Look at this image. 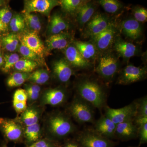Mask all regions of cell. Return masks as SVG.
<instances>
[{
    "mask_svg": "<svg viewBox=\"0 0 147 147\" xmlns=\"http://www.w3.org/2000/svg\"><path fill=\"white\" fill-rule=\"evenodd\" d=\"M42 129H44L47 138L59 142L76 131V127L68 115L56 111L46 117Z\"/></svg>",
    "mask_w": 147,
    "mask_h": 147,
    "instance_id": "obj_1",
    "label": "cell"
},
{
    "mask_svg": "<svg viewBox=\"0 0 147 147\" xmlns=\"http://www.w3.org/2000/svg\"><path fill=\"white\" fill-rule=\"evenodd\" d=\"M78 96L94 108L101 110L105 106L106 96L100 84L93 79L84 77L76 83Z\"/></svg>",
    "mask_w": 147,
    "mask_h": 147,
    "instance_id": "obj_2",
    "label": "cell"
},
{
    "mask_svg": "<svg viewBox=\"0 0 147 147\" xmlns=\"http://www.w3.org/2000/svg\"><path fill=\"white\" fill-rule=\"evenodd\" d=\"M93 108L78 96L70 102L67 111L69 115L79 123H93L94 121Z\"/></svg>",
    "mask_w": 147,
    "mask_h": 147,
    "instance_id": "obj_3",
    "label": "cell"
},
{
    "mask_svg": "<svg viewBox=\"0 0 147 147\" xmlns=\"http://www.w3.org/2000/svg\"><path fill=\"white\" fill-rule=\"evenodd\" d=\"M0 131L7 142H24V126L19 117L15 119L0 118Z\"/></svg>",
    "mask_w": 147,
    "mask_h": 147,
    "instance_id": "obj_4",
    "label": "cell"
},
{
    "mask_svg": "<svg viewBox=\"0 0 147 147\" xmlns=\"http://www.w3.org/2000/svg\"><path fill=\"white\" fill-rule=\"evenodd\" d=\"M120 62L116 55L111 52L103 53L98 59L95 71L100 78L106 82H110L118 73Z\"/></svg>",
    "mask_w": 147,
    "mask_h": 147,
    "instance_id": "obj_5",
    "label": "cell"
},
{
    "mask_svg": "<svg viewBox=\"0 0 147 147\" xmlns=\"http://www.w3.org/2000/svg\"><path fill=\"white\" fill-rule=\"evenodd\" d=\"M75 140L82 147H115L117 144L97 134L93 129L81 131Z\"/></svg>",
    "mask_w": 147,
    "mask_h": 147,
    "instance_id": "obj_6",
    "label": "cell"
},
{
    "mask_svg": "<svg viewBox=\"0 0 147 147\" xmlns=\"http://www.w3.org/2000/svg\"><path fill=\"white\" fill-rule=\"evenodd\" d=\"M118 35L117 29L112 22L104 31L91 38L90 41L99 53H104L110 51Z\"/></svg>",
    "mask_w": 147,
    "mask_h": 147,
    "instance_id": "obj_7",
    "label": "cell"
},
{
    "mask_svg": "<svg viewBox=\"0 0 147 147\" xmlns=\"http://www.w3.org/2000/svg\"><path fill=\"white\" fill-rule=\"evenodd\" d=\"M137 107L136 100L119 109H114L106 106L105 115L116 125L128 121L134 120L137 115Z\"/></svg>",
    "mask_w": 147,
    "mask_h": 147,
    "instance_id": "obj_8",
    "label": "cell"
},
{
    "mask_svg": "<svg viewBox=\"0 0 147 147\" xmlns=\"http://www.w3.org/2000/svg\"><path fill=\"white\" fill-rule=\"evenodd\" d=\"M147 74L146 67H141L128 65L121 71L117 83L119 85H129L146 79Z\"/></svg>",
    "mask_w": 147,
    "mask_h": 147,
    "instance_id": "obj_9",
    "label": "cell"
},
{
    "mask_svg": "<svg viewBox=\"0 0 147 147\" xmlns=\"http://www.w3.org/2000/svg\"><path fill=\"white\" fill-rule=\"evenodd\" d=\"M67 93L61 87L46 89L40 94L39 105L44 107L50 105L54 107L63 105L67 100Z\"/></svg>",
    "mask_w": 147,
    "mask_h": 147,
    "instance_id": "obj_10",
    "label": "cell"
},
{
    "mask_svg": "<svg viewBox=\"0 0 147 147\" xmlns=\"http://www.w3.org/2000/svg\"><path fill=\"white\" fill-rule=\"evenodd\" d=\"M112 22L104 13L94 14L84 27L83 34L86 37L92 38L107 28Z\"/></svg>",
    "mask_w": 147,
    "mask_h": 147,
    "instance_id": "obj_11",
    "label": "cell"
},
{
    "mask_svg": "<svg viewBox=\"0 0 147 147\" xmlns=\"http://www.w3.org/2000/svg\"><path fill=\"white\" fill-rule=\"evenodd\" d=\"M58 5H60L59 1L56 0H28L24 1L22 12H38L48 16L52 9Z\"/></svg>",
    "mask_w": 147,
    "mask_h": 147,
    "instance_id": "obj_12",
    "label": "cell"
},
{
    "mask_svg": "<svg viewBox=\"0 0 147 147\" xmlns=\"http://www.w3.org/2000/svg\"><path fill=\"white\" fill-rule=\"evenodd\" d=\"M113 47L118 56L125 61H128L130 58L140 54L139 47L133 43L124 40L119 35L116 37Z\"/></svg>",
    "mask_w": 147,
    "mask_h": 147,
    "instance_id": "obj_13",
    "label": "cell"
},
{
    "mask_svg": "<svg viewBox=\"0 0 147 147\" xmlns=\"http://www.w3.org/2000/svg\"><path fill=\"white\" fill-rule=\"evenodd\" d=\"M120 28L123 35L130 40L139 41L142 37L143 29L142 24L133 17L126 18L122 21Z\"/></svg>",
    "mask_w": 147,
    "mask_h": 147,
    "instance_id": "obj_14",
    "label": "cell"
},
{
    "mask_svg": "<svg viewBox=\"0 0 147 147\" xmlns=\"http://www.w3.org/2000/svg\"><path fill=\"white\" fill-rule=\"evenodd\" d=\"M18 36L21 44L26 46L40 57L44 56L45 47L38 33L33 32H26Z\"/></svg>",
    "mask_w": 147,
    "mask_h": 147,
    "instance_id": "obj_15",
    "label": "cell"
},
{
    "mask_svg": "<svg viewBox=\"0 0 147 147\" xmlns=\"http://www.w3.org/2000/svg\"><path fill=\"white\" fill-rule=\"evenodd\" d=\"M64 55L71 67L85 69L91 67V63L83 58L74 44H69L65 49Z\"/></svg>",
    "mask_w": 147,
    "mask_h": 147,
    "instance_id": "obj_16",
    "label": "cell"
},
{
    "mask_svg": "<svg viewBox=\"0 0 147 147\" xmlns=\"http://www.w3.org/2000/svg\"><path fill=\"white\" fill-rule=\"evenodd\" d=\"M115 138L121 141H128L136 139L138 136V127L134 120H130L116 125Z\"/></svg>",
    "mask_w": 147,
    "mask_h": 147,
    "instance_id": "obj_17",
    "label": "cell"
},
{
    "mask_svg": "<svg viewBox=\"0 0 147 147\" xmlns=\"http://www.w3.org/2000/svg\"><path fill=\"white\" fill-rule=\"evenodd\" d=\"M53 68V74L55 78L63 84H67L74 74L72 67L65 59L55 61Z\"/></svg>",
    "mask_w": 147,
    "mask_h": 147,
    "instance_id": "obj_18",
    "label": "cell"
},
{
    "mask_svg": "<svg viewBox=\"0 0 147 147\" xmlns=\"http://www.w3.org/2000/svg\"><path fill=\"white\" fill-rule=\"evenodd\" d=\"M43 107L35 104L28 105L26 110L19 117L25 127L30 126L39 123L43 112Z\"/></svg>",
    "mask_w": 147,
    "mask_h": 147,
    "instance_id": "obj_19",
    "label": "cell"
},
{
    "mask_svg": "<svg viewBox=\"0 0 147 147\" xmlns=\"http://www.w3.org/2000/svg\"><path fill=\"white\" fill-rule=\"evenodd\" d=\"M116 125L110 119L106 116H102L96 122L94 130L97 134L109 139L115 138Z\"/></svg>",
    "mask_w": 147,
    "mask_h": 147,
    "instance_id": "obj_20",
    "label": "cell"
},
{
    "mask_svg": "<svg viewBox=\"0 0 147 147\" xmlns=\"http://www.w3.org/2000/svg\"><path fill=\"white\" fill-rule=\"evenodd\" d=\"M96 5L91 1H85L76 12V20L79 28L83 30L85 25L94 14Z\"/></svg>",
    "mask_w": 147,
    "mask_h": 147,
    "instance_id": "obj_21",
    "label": "cell"
},
{
    "mask_svg": "<svg viewBox=\"0 0 147 147\" xmlns=\"http://www.w3.org/2000/svg\"><path fill=\"white\" fill-rule=\"evenodd\" d=\"M72 40L71 34L62 32L57 34L51 35L46 40V45L49 50L65 49Z\"/></svg>",
    "mask_w": 147,
    "mask_h": 147,
    "instance_id": "obj_22",
    "label": "cell"
},
{
    "mask_svg": "<svg viewBox=\"0 0 147 147\" xmlns=\"http://www.w3.org/2000/svg\"><path fill=\"white\" fill-rule=\"evenodd\" d=\"M73 44L83 58L91 63L92 61L94 60L97 57L99 52L94 44L91 41L76 40L73 42Z\"/></svg>",
    "mask_w": 147,
    "mask_h": 147,
    "instance_id": "obj_23",
    "label": "cell"
},
{
    "mask_svg": "<svg viewBox=\"0 0 147 147\" xmlns=\"http://www.w3.org/2000/svg\"><path fill=\"white\" fill-rule=\"evenodd\" d=\"M42 130L39 123L30 126L25 127L24 142L26 146L42 138Z\"/></svg>",
    "mask_w": 147,
    "mask_h": 147,
    "instance_id": "obj_24",
    "label": "cell"
},
{
    "mask_svg": "<svg viewBox=\"0 0 147 147\" xmlns=\"http://www.w3.org/2000/svg\"><path fill=\"white\" fill-rule=\"evenodd\" d=\"M69 28V25L60 14L55 13L51 17L48 31L51 35L57 34Z\"/></svg>",
    "mask_w": 147,
    "mask_h": 147,
    "instance_id": "obj_25",
    "label": "cell"
},
{
    "mask_svg": "<svg viewBox=\"0 0 147 147\" xmlns=\"http://www.w3.org/2000/svg\"><path fill=\"white\" fill-rule=\"evenodd\" d=\"M24 90L28 96V105L35 104L39 100L40 97L41 88L39 85L34 84H26Z\"/></svg>",
    "mask_w": 147,
    "mask_h": 147,
    "instance_id": "obj_26",
    "label": "cell"
},
{
    "mask_svg": "<svg viewBox=\"0 0 147 147\" xmlns=\"http://www.w3.org/2000/svg\"><path fill=\"white\" fill-rule=\"evenodd\" d=\"M30 74L16 71L11 74L7 80L6 84L9 88L20 86L28 79Z\"/></svg>",
    "mask_w": 147,
    "mask_h": 147,
    "instance_id": "obj_27",
    "label": "cell"
},
{
    "mask_svg": "<svg viewBox=\"0 0 147 147\" xmlns=\"http://www.w3.org/2000/svg\"><path fill=\"white\" fill-rule=\"evenodd\" d=\"M97 3L106 12L110 14L118 13L123 8L122 3L117 0H100Z\"/></svg>",
    "mask_w": 147,
    "mask_h": 147,
    "instance_id": "obj_28",
    "label": "cell"
},
{
    "mask_svg": "<svg viewBox=\"0 0 147 147\" xmlns=\"http://www.w3.org/2000/svg\"><path fill=\"white\" fill-rule=\"evenodd\" d=\"M1 44L4 49L8 52H13L17 49L19 44L18 35L10 33L2 38Z\"/></svg>",
    "mask_w": 147,
    "mask_h": 147,
    "instance_id": "obj_29",
    "label": "cell"
},
{
    "mask_svg": "<svg viewBox=\"0 0 147 147\" xmlns=\"http://www.w3.org/2000/svg\"><path fill=\"white\" fill-rule=\"evenodd\" d=\"M50 79V74L47 70L39 69L30 74L28 81L32 84L41 85L47 83Z\"/></svg>",
    "mask_w": 147,
    "mask_h": 147,
    "instance_id": "obj_30",
    "label": "cell"
},
{
    "mask_svg": "<svg viewBox=\"0 0 147 147\" xmlns=\"http://www.w3.org/2000/svg\"><path fill=\"white\" fill-rule=\"evenodd\" d=\"M84 2L85 1L81 0H62L59 1V3L64 12L69 14H76Z\"/></svg>",
    "mask_w": 147,
    "mask_h": 147,
    "instance_id": "obj_31",
    "label": "cell"
},
{
    "mask_svg": "<svg viewBox=\"0 0 147 147\" xmlns=\"http://www.w3.org/2000/svg\"><path fill=\"white\" fill-rule=\"evenodd\" d=\"M38 63L26 59H20L14 66V68L19 72L30 73L36 68Z\"/></svg>",
    "mask_w": 147,
    "mask_h": 147,
    "instance_id": "obj_32",
    "label": "cell"
},
{
    "mask_svg": "<svg viewBox=\"0 0 147 147\" xmlns=\"http://www.w3.org/2000/svg\"><path fill=\"white\" fill-rule=\"evenodd\" d=\"M25 24L33 32L38 33L42 28L38 16L33 13H24Z\"/></svg>",
    "mask_w": 147,
    "mask_h": 147,
    "instance_id": "obj_33",
    "label": "cell"
},
{
    "mask_svg": "<svg viewBox=\"0 0 147 147\" xmlns=\"http://www.w3.org/2000/svg\"><path fill=\"white\" fill-rule=\"evenodd\" d=\"M3 57L4 64L2 67V70L5 73L9 72L11 69L14 67L16 63L20 59L19 55L16 53L5 54Z\"/></svg>",
    "mask_w": 147,
    "mask_h": 147,
    "instance_id": "obj_34",
    "label": "cell"
},
{
    "mask_svg": "<svg viewBox=\"0 0 147 147\" xmlns=\"http://www.w3.org/2000/svg\"><path fill=\"white\" fill-rule=\"evenodd\" d=\"M11 30L13 32H18L25 28V20L24 17L20 14H16L12 16L9 24Z\"/></svg>",
    "mask_w": 147,
    "mask_h": 147,
    "instance_id": "obj_35",
    "label": "cell"
},
{
    "mask_svg": "<svg viewBox=\"0 0 147 147\" xmlns=\"http://www.w3.org/2000/svg\"><path fill=\"white\" fill-rule=\"evenodd\" d=\"M19 52L24 57V59L34 61L38 63L40 61V57L21 43L19 46Z\"/></svg>",
    "mask_w": 147,
    "mask_h": 147,
    "instance_id": "obj_36",
    "label": "cell"
},
{
    "mask_svg": "<svg viewBox=\"0 0 147 147\" xmlns=\"http://www.w3.org/2000/svg\"><path fill=\"white\" fill-rule=\"evenodd\" d=\"M59 142L45 137L42 138L26 147H61Z\"/></svg>",
    "mask_w": 147,
    "mask_h": 147,
    "instance_id": "obj_37",
    "label": "cell"
},
{
    "mask_svg": "<svg viewBox=\"0 0 147 147\" xmlns=\"http://www.w3.org/2000/svg\"><path fill=\"white\" fill-rule=\"evenodd\" d=\"M133 18L136 21L142 24L147 21V10L142 7L138 6L134 7L132 10Z\"/></svg>",
    "mask_w": 147,
    "mask_h": 147,
    "instance_id": "obj_38",
    "label": "cell"
},
{
    "mask_svg": "<svg viewBox=\"0 0 147 147\" xmlns=\"http://www.w3.org/2000/svg\"><path fill=\"white\" fill-rule=\"evenodd\" d=\"M137 102V114L135 118L147 117V96L142 98Z\"/></svg>",
    "mask_w": 147,
    "mask_h": 147,
    "instance_id": "obj_39",
    "label": "cell"
},
{
    "mask_svg": "<svg viewBox=\"0 0 147 147\" xmlns=\"http://www.w3.org/2000/svg\"><path fill=\"white\" fill-rule=\"evenodd\" d=\"M12 17V12L7 7H4L0 9V20L6 26L8 27Z\"/></svg>",
    "mask_w": 147,
    "mask_h": 147,
    "instance_id": "obj_40",
    "label": "cell"
},
{
    "mask_svg": "<svg viewBox=\"0 0 147 147\" xmlns=\"http://www.w3.org/2000/svg\"><path fill=\"white\" fill-rule=\"evenodd\" d=\"M12 102H28V96L25 90L21 88L16 90L13 94Z\"/></svg>",
    "mask_w": 147,
    "mask_h": 147,
    "instance_id": "obj_41",
    "label": "cell"
},
{
    "mask_svg": "<svg viewBox=\"0 0 147 147\" xmlns=\"http://www.w3.org/2000/svg\"><path fill=\"white\" fill-rule=\"evenodd\" d=\"M138 136L139 139V146L147 143V123L138 126Z\"/></svg>",
    "mask_w": 147,
    "mask_h": 147,
    "instance_id": "obj_42",
    "label": "cell"
},
{
    "mask_svg": "<svg viewBox=\"0 0 147 147\" xmlns=\"http://www.w3.org/2000/svg\"><path fill=\"white\" fill-rule=\"evenodd\" d=\"M61 147H82L77 141L74 139H67L65 140Z\"/></svg>",
    "mask_w": 147,
    "mask_h": 147,
    "instance_id": "obj_43",
    "label": "cell"
},
{
    "mask_svg": "<svg viewBox=\"0 0 147 147\" xmlns=\"http://www.w3.org/2000/svg\"><path fill=\"white\" fill-rule=\"evenodd\" d=\"M7 28H8V27L6 26L5 25L3 24L2 21H1V20H0V28L3 31L5 32L7 30Z\"/></svg>",
    "mask_w": 147,
    "mask_h": 147,
    "instance_id": "obj_44",
    "label": "cell"
},
{
    "mask_svg": "<svg viewBox=\"0 0 147 147\" xmlns=\"http://www.w3.org/2000/svg\"><path fill=\"white\" fill-rule=\"evenodd\" d=\"M4 64L3 57L2 55L1 51H0V67H2Z\"/></svg>",
    "mask_w": 147,
    "mask_h": 147,
    "instance_id": "obj_45",
    "label": "cell"
},
{
    "mask_svg": "<svg viewBox=\"0 0 147 147\" xmlns=\"http://www.w3.org/2000/svg\"><path fill=\"white\" fill-rule=\"evenodd\" d=\"M7 1H3V0H0V8L3 6L5 5Z\"/></svg>",
    "mask_w": 147,
    "mask_h": 147,
    "instance_id": "obj_46",
    "label": "cell"
},
{
    "mask_svg": "<svg viewBox=\"0 0 147 147\" xmlns=\"http://www.w3.org/2000/svg\"><path fill=\"white\" fill-rule=\"evenodd\" d=\"M1 147H8L7 146V145L6 144H3V145L2 146H1Z\"/></svg>",
    "mask_w": 147,
    "mask_h": 147,
    "instance_id": "obj_47",
    "label": "cell"
},
{
    "mask_svg": "<svg viewBox=\"0 0 147 147\" xmlns=\"http://www.w3.org/2000/svg\"><path fill=\"white\" fill-rule=\"evenodd\" d=\"M3 31L2 30H1V28H0V34H1V33L2 32H3Z\"/></svg>",
    "mask_w": 147,
    "mask_h": 147,
    "instance_id": "obj_48",
    "label": "cell"
},
{
    "mask_svg": "<svg viewBox=\"0 0 147 147\" xmlns=\"http://www.w3.org/2000/svg\"><path fill=\"white\" fill-rule=\"evenodd\" d=\"M128 147H132V146H129Z\"/></svg>",
    "mask_w": 147,
    "mask_h": 147,
    "instance_id": "obj_49",
    "label": "cell"
}]
</instances>
